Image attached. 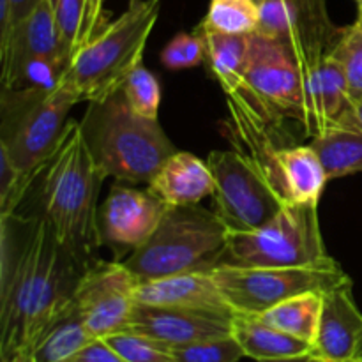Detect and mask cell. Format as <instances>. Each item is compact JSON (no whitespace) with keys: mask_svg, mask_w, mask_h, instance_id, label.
Wrapping results in <instances>:
<instances>
[{"mask_svg":"<svg viewBox=\"0 0 362 362\" xmlns=\"http://www.w3.org/2000/svg\"><path fill=\"white\" fill-rule=\"evenodd\" d=\"M243 357L244 350L233 336L173 346L175 362H239Z\"/></svg>","mask_w":362,"mask_h":362,"instance_id":"4dcf8cb0","label":"cell"},{"mask_svg":"<svg viewBox=\"0 0 362 362\" xmlns=\"http://www.w3.org/2000/svg\"><path fill=\"white\" fill-rule=\"evenodd\" d=\"M161 0H141L110 21L71 59L66 78L80 103H99L122 90L129 74L141 66L148 35L158 21Z\"/></svg>","mask_w":362,"mask_h":362,"instance_id":"8992f818","label":"cell"},{"mask_svg":"<svg viewBox=\"0 0 362 362\" xmlns=\"http://www.w3.org/2000/svg\"><path fill=\"white\" fill-rule=\"evenodd\" d=\"M356 361H362V343H361V349H359V352H357V357H356Z\"/></svg>","mask_w":362,"mask_h":362,"instance_id":"60d3db41","label":"cell"},{"mask_svg":"<svg viewBox=\"0 0 362 362\" xmlns=\"http://www.w3.org/2000/svg\"><path fill=\"white\" fill-rule=\"evenodd\" d=\"M2 362H35V357L34 352H30V350H23V352L16 354V356H13L11 359Z\"/></svg>","mask_w":362,"mask_h":362,"instance_id":"f35d334b","label":"cell"},{"mask_svg":"<svg viewBox=\"0 0 362 362\" xmlns=\"http://www.w3.org/2000/svg\"><path fill=\"white\" fill-rule=\"evenodd\" d=\"M345 69L349 94L354 105L362 101V28L357 23L343 28V34L331 53Z\"/></svg>","mask_w":362,"mask_h":362,"instance_id":"f546056e","label":"cell"},{"mask_svg":"<svg viewBox=\"0 0 362 362\" xmlns=\"http://www.w3.org/2000/svg\"><path fill=\"white\" fill-rule=\"evenodd\" d=\"M207 163L216 180L214 212L230 233L258 230L285 205L253 163L237 148L212 151Z\"/></svg>","mask_w":362,"mask_h":362,"instance_id":"30bf717a","label":"cell"},{"mask_svg":"<svg viewBox=\"0 0 362 362\" xmlns=\"http://www.w3.org/2000/svg\"><path fill=\"white\" fill-rule=\"evenodd\" d=\"M28 60H53L69 66L62 37L57 28L49 0H42L30 16L14 25L6 41L0 42V80Z\"/></svg>","mask_w":362,"mask_h":362,"instance_id":"2e32d148","label":"cell"},{"mask_svg":"<svg viewBox=\"0 0 362 362\" xmlns=\"http://www.w3.org/2000/svg\"><path fill=\"white\" fill-rule=\"evenodd\" d=\"M322 299L324 293H300L276 304L274 308L257 317L262 318L265 324L313 345L320 322Z\"/></svg>","mask_w":362,"mask_h":362,"instance_id":"d4e9b609","label":"cell"},{"mask_svg":"<svg viewBox=\"0 0 362 362\" xmlns=\"http://www.w3.org/2000/svg\"><path fill=\"white\" fill-rule=\"evenodd\" d=\"M80 103L66 74L53 88H4L0 95V151L23 173H41Z\"/></svg>","mask_w":362,"mask_h":362,"instance_id":"52a82bcc","label":"cell"},{"mask_svg":"<svg viewBox=\"0 0 362 362\" xmlns=\"http://www.w3.org/2000/svg\"><path fill=\"white\" fill-rule=\"evenodd\" d=\"M168 207L151 189L115 184L99 209L103 244L136 250L156 232Z\"/></svg>","mask_w":362,"mask_h":362,"instance_id":"5bb4252c","label":"cell"},{"mask_svg":"<svg viewBox=\"0 0 362 362\" xmlns=\"http://www.w3.org/2000/svg\"><path fill=\"white\" fill-rule=\"evenodd\" d=\"M122 94L134 113L145 119L158 120L161 105V87L154 74L145 69L144 64L129 74L122 87Z\"/></svg>","mask_w":362,"mask_h":362,"instance_id":"f1b7e54d","label":"cell"},{"mask_svg":"<svg viewBox=\"0 0 362 362\" xmlns=\"http://www.w3.org/2000/svg\"><path fill=\"white\" fill-rule=\"evenodd\" d=\"M310 145L320 158L329 180L362 172V129L356 124L327 127L311 138Z\"/></svg>","mask_w":362,"mask_h":362,"instance_id":"603a6c76","label":"cell"},{"mask_svg":"<svg viewBox=\"0 0 362 362\" xmlns=\"http://www.w3.org/2000/svg\"><path fill=\"white\" fill-rule=\"evenodd\" d=\"M138 2H141V0H129V6H127V7H131V6H136Z\"/></svg>","mask_w":362,"mask_h":362,"instance_id":"b9f144b4","label":"cell"},{"mask_svg":"<svg viewBox=\"0 0 362 362\" xmlns=\"http://www.w3.org/2000/svg\"><path fill=\"white\" fill-rule=\"evenodd\" d=\"M350 362H362V361H350Z\"/></svg>","mask_w":362,"mask_h":362,"instance_id":"ee69618b","label":"cell"},{"mask_svg":"<svg viewBox=\"0 0 362 362\" xmlns=\"http://www.w3.org/2000/svg\"><path fill=\"white\" fill-rule=\"evenodd\" d=\"M356 2H357V4H362V0H356Z\"/></svg>","mask_w":362,"mask_h":362,"instance_id":"7bdbcfd3","label":"cell"},{"mask_svg":"<svg viewBox=\"0 0 362 362\" xmlns=\"http://www.w3.org/2000/svg\"><path fill=\"white\" fill-rule=\"evenodd\" d=\"M95 339L88 332L74 303L55 318L34 346L35 362H71L81 349Z\"/></svg>","mask_w":362,"mask_h":362,"instance_id":"cb8c5ba5","label":"cell"},{"mask_svg":"<svg viewBox=\"0 0 362 362\" xmlns=\"http://www.w3.org/2000/svg\"><path fill=\"white\" fill-rule=\"evenodd\" d=\"M41 218L80 265L101 246L99 172L80 122L67 120L55 152L41 172Z\"/></svg>","mask_w":362,"mask_h":362,"instance_id":"7a4b0ae2","label":"cell"},{"mask_svg":"<svg viewBox=\"0 0 362 362\" xmlns=\"http://www.w3.org/2000/svg\"><path fill=\"white\" fill-rule=\"evenodd\" d=\"M148 189L168 205H198L214 194L216 180L207 161L177 151L152 175Z\"/></svg>","mask_w":362,"mask_h":362,"instance_id":"ac0fdd59","label":"cell"},{"mask_svg":"<svg viewBox=\"0 0 362 362\" xmlns=\"http://www.w3.org/2000/svg\"><path fill=\"white\" fill-rule=\"evenodd\" d=\"M80 126L105 179L148 184L159 166L177 152L158 120L134 113L122 90L105 101L88 103Z\"/></svg>","mask_w":362,"mask_h":362,"instance_id":"3957f363","label":"cell"},{"mask_svg":"<svg viewBox=\"0 0 362 362\" xmlns=\"http://www.w3.org/2000/svg\"><path fill=\"white\" fill-rule=\"evenodd\" d=\"M260 21L257 0H211L200 27L223 34H255Z\"/></svg>","mask_w":362,"mask_h":362,"instance_id":"484cf974","label":"cell"},{"mask_svg":"<svg viewBox=\"0 0 362 362\" xmlns=\"http://www.w3.org/2000/svg\"><path fill=\"white\" fill-rule=\"evenodd\" d=\"M194 32L202 35L205 45V60L211 67L212 74L221 85L223 92L233 95L240 88L250 62L251 34H223V32L209 30L198 25Z\"/></svg>","mask_w":362,"mask_h":362,"instance_id":"7402d4cb","label":"cell"},{"mask_svg":"<svg viewBox=\"0 0 362 362\" xmlns=\"http://www.w3.org/2000/svg\"><path fill=\"white\" fill-rule=\"evenodd\" d=\"M260 9L257 34L285 42L297 57L304 83L331 55L343 28L331 21L325 0H257Z\"/></svg>","mask_w":362,"mask_h":362,"instance_id":"8fae6325","label":"cell"},{"mask_svg":"<svg viewBox=\"0 0 362 362\" xmlns=\"http://www.w3.org/2000/svg\"><path fill=\"white\" fill-rule=\"evenodd\" d=\"M233 313L262 315L276 304L300 293H325L352 283L341 265L327 262L303 267H239L218 265L211 271Z\"/></svg>","mask_w":362,"mask_h":362,"instance_id":"9c48e42d","label":"cell"},{"mask_svg":"<svg viewBox=\"0 0 362 362\" xmlns=\"http://www.w3.org/2000/svg\"><path fill=\"white\" fill-rule=\"evenodd\" d=\"M71 362H127L105 338H95L74 356Z\"/></svg>","mask_w":362,"mask_h":362,"instance_id":"836d02e7","label":"cell"},{"mask_svg":"<svg viewBox=\"0 0 362 362\" xmlns=\"http://www.w3.org/2000/svg\"><path fill=\"white\" fill-rule=\"evenodd\" d=\"M76 260L41 218L0 216V357L34 350L74 303Z\"/></svg>","mask_w":362,"mask_h":362,"instance_id":"6da1fadb","label":"cell"},{"mask_svg":"<svg viewBox=\"0 0 362 362\" xmlns=\"http://www.w3.org/2000/svg\"><path fill=\"white\" fill-rule=\"evenodd\" d=\"M278 166L285 205L318 204L329 179L311 145H281Z\"/></svg>","mask_w":362,"mask_h":362,"instance_id":"ffe728a7","label":"cell"},{"mask_svg":"<svg viewBox=\"0 0 362 362\" xmlns=\"http://www.w3.org/2000/svg\"><path fill=\"white\" fill-rule=\"evenodd\" d=\"M233 311L151 306L136 303L126 331L140 332L170 346L232 336Z\"/></svg>","mask_w":362,"mask_h":362,"instance_id":"4fadbf2b","label":"cell"},{"mask_svg":"<svg viewBox=\"0 0 362 362\" xmlns=\"http://www.w3.org/2000/svg\"><path fill=\"white\" fill-rule=\"evenodd\" d=\"M262 362H324L318 359L313 354H304V356H296V357H285V359H271V361H262Z\"/></svg>","mask_w":362,"mask_h":362,"instance_id":"8d00e7d4","label":"cell"},{"mask_svg":"<svg viewBox=\"0 0 362 362\" xmlns=\"http://www.w3.org/2000/svg\"><path fill=\"white\" fill-rule=\"evenodd\" d=\"M357 6H359V13H357V21H356V23L362 28V4H357Z\"/></svg>","mask_w":362,"mask_h":362,"instance_id":"ab89813d","label":"cell"},{"mask_svg":"<svg viewBox=\"0 0 362 362\" xmlns=\"http://www.w3.org/2000/svg\"><path fill=\"white\" fill-rule=\"evenodd\" d=\"M106 0H88V13H87V25H85V45L90 39H94L108 21V14L105 9Z\"/></svg>","mask_w":362,"mask_h":362,"instance_id":"e575fe53","label":"cell"},{"mask_svg":"<svg viewBox=\"0 0 362 362\" xmlns=\"http://www.w3.org/2000/svg\"><path fill=\"white\" fill-rule=\"evenodd\" d=\"M205 60L204 39L198 32H180L161 52V62L166 69L180 71L200 66Z\"/></svg>","mask_w":362,"mask_h":362,"instance_id":"1f68e13d","label":"cell"},{"mask_svg":"<svg viewBox=\"0 0 362 362\" xmlns=\"http://www.w3.org/2000/svg\"><path fill=\"white\" fill-rule=\"evenodd\" d=\"M136 303L151 306L232 311L211 271L182 272L138 283Z\"/></svg>","mask_w":362,"mask_h":362,"instance_id":"e0dca14e","label":"cell"},{"mask_svg":"<svg viewBox=\"0 0 362 362\" xmlns=\"http://www.w3.org/2000/svg\"><path fill=\"white\" fill-rule=\"evenodd\" d=\"M41 2L42 0H7L11 13V30H13L14 25H18L20 21H23L25 18L30 16L32 11H34ZM4 41H6V39H4Z\"/></svg>","mask_w":362,"mask_h":362,"instance_id":"d590c367","label":"cell"},{"mask_svg":"<svg viewBox=\"0 0 362 362\" xmlns=\"http://www.w3.org/2000/svg\"><path fill=\"white\" fill-rule=\"evenodd\" d=\"M329 258L318 221V204H286L258 230L230 233L219 265L303 267Z\"/></svg>","mask_w":362,"mask_h":362,"instance_id":"ba28073f","label":"cell"},{"mask_svg":"<svg viewBox=\"0 0 362 362\" xmlns=\"http://www.w3.org/2000/svg\"><path fill=\"white\" fill-rule=\"evenodd\" d=\"M362 343V313L352 296V283L324 293L317 338L311 354L324 362L356 361Z\"/></svg>","mask_w":362,"mask_h":362,"instance_id":"9a60e30c","label":"cell"},{"mask_svg":"<svg viewBox=\"0 0 362 362\" xmlns=\"http://www.w3.org/2000/svg\"><path fill=\"white\" fill-rule=\"evenodd\" d=\"M138 283L124 262H98L85 267L74 290V306L94 338L126 331L136 304Z\"/></svg>","mask_w":362,"mask_h":362,"instance_id":"7c38bea8","label":"cell"},{"mask_svg":"<svg viewBox=\"0 0 362 362\" xmlns=\"http://www.w3.org/2000/svg\"><path fill=\"white\" fill-rule=\"evenodd\" d=\"M230 230L214 211L200 205H170L156 232L133 250L124 265L138 281L193 271H212L221 264Z\"/></svg>","mask_w":362,"mask_h":362,"instance_id":"5b68a950","label":"cell"},{"mask_svg":"<svg viewBox=\"0 0 362 362\" xmlns=\"http://www.w3.org/2000/svg\"><path fill=\"white\" fill-rule=\"evenodd\" d=\"M39 173H23L11 163L6 152L0 151V216L14 214L27 194L28 186Z\"/></svg>","mask_w":362,"mask_h":362,"instance_id":"d6a6232c","label":"cell"},{"mask_svg":"<svg viewBox=\"0 0 362 362\" xmlns=\"http://www.w3.org/2000/svg\"><path fill=\"white\" fill-rule=\"evenodd\" d=\"M49 6L71 62L74 53L85 45L88 0H49Z\"/></svg>","mask_w":362,"mask_h":362,"instance_id":"83f0119b","label":"cell"},{"mask_svg":"<svg viewBox=\"0 0 362 362\" xmlns=\"http://www.w3.org/2000/svg\"><path fill=\"white\" fill-rule=\"evenodd\" d=\"M232 336L239 341L244 356L257 362L304 356L311 352V343L290 336L265 324L257 315H233Z\"/></svg>","mask_w":362,"mask_h":362,"instance_id":"44dd1931","label":"cell"},{"mask_svg":"<svg viewBox=\"0 0 362 362\" xmlns=\"http://www.w3.org/2000/svg\"><path fill=\"white\" fill-rule=\"evenodd\" d=\"M345 122L356 124V126H359L361 129H362V101L357 103V105H354V110H352V112H350V115L346 117Z\"/></svg>","mask_w":362,"mask_h":362,"instance_id":"74e56055","label":"cell"},{"mask_svg":"<svg viewBox=\"0 0 362 362\" xmlns=\"http://www.w3.org/2000/svg\"><path fill=\"white\" fill-rule=\"evenodd\" d=\"M127 362H175L173 346L134 331H120L105 338Z\"/></svg>","mask_w":362,"mask_h":362,"instance_id":"4316f807","label":"cell"},{"mask_svg":"<svg viewBox=\"0 0 362 362\" xmlns=\"http://www.w3.org/2000/svg\"><path fill=\"white\" fill-rule=\"evenodd\" d=\"M226 99L235 101L279 144H290L283 138L286 122H297L306 136H313L303 71L285 42L257 32L251 34L244 81L239 90Z\"/></svg>","mask_w":362,"mask_h":362,"instance_id":"277c9868","label":"cell"},{"mask_svg":"<svg viewBox=\"0 0 362 362\" xmlns=\"http://www.w3.org/2000/svg\"><path fill=\"white\" fill-rule=\"evenodd\" d=\"M313 136L324 129L345 122L354 110L341 62L327 55L304 83ZM311 136V138H313Z\"/></svg>","mask_w":362,"mask_h":362,"instance_id":"d6986e66","label":"cell"}]
</instances>
